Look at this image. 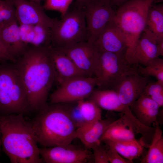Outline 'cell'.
Wrapping results in <instances>:
<instances>
[{"label":"cell","instance_id":"obj_11","mask_svg":"<svg viewBox=\"0 0 163 163\" xmlns=\"http://www.w3.org/2000/svg\"><path fill=\"white\" fill-rule=\"evenodd\" d=\"M39 151L43 162L46 163H85L93 158V155L87 149L71 144L39 148Z\"/></svg>","mask_w":163,"mask_h":163},{"label":"cell","instance_id":"obj_6","mask_svg":"<svg viewBox=\"0 0 163 163\" xmlns=\"http://www.w3.org/2000/svg\"><path fill=\"white\" fill-rule=\"evenodd\" d=\"M98 51L94 77L99 89H112L123 78L139 74L137 66L129 63L125 54Z\"/></svg>","mask_w":163,"mask_h":163},{"label":"cell","instance_id":"obj_30","mask_svg":"<svg viewBox=\"0 0 163 163\" xmlns=\"http://www.w3.org/2000/svg\"><path fill=\"white\" fill-rule=\"evenodd\" d=\"M73 0H45L43 7L44 10H54L60 12L61 17L68 11Z\"/></svg>","mask_w":163,"mask_h":163},{"label":"cell","instance_id":"obj_29","mask_svg":"<svg viewBox=\"0 0 163 163\" xmlns=\"http://www.w3.org/2000/svg\"><path fill=\"white\" fill-rule=\"evenodd\" d=\"M15 20H17L15 9L11 1L0 0V24Z\"/></svg>","mask_w":163,"mask_h":163},{"label":"cell","instance_id":"obj_42","mask_svg":"<svg viewBox=\"0 0 163 163\" xmlns=\"http://www.w3.org/2000/svg\"><path fill=\"white\" fill-rule=\"evenodd\" d=\"M1 62V60H0V62Z\"/></svg>","mask_w":163,"mask_h":163},{"label":"cell","instance_id":"obj_34","mask_svg":"<svg viewBox=\"0 0 163 163\" xmlns=\"http://www.w3.org/2000/svg\"><path fill=\"white\" fill-rule=\"evenodd\" d=\"M4 24H0V30ZM0 60L1 62L10 61L15 62L16 61L11 57L7 53L1 40L0 37Z\"/></svg>","mask_w":163,"mask_h":163},{"label":"cell","instance_id":"obj_39","mask_svg":"<svg viewBox=\"0 0 163 163\" xmlns=\"http://www.w3.org/2000/svg\"><path fill=\"white\" fill-rule=\"evenodd\" d=\"M98 1L102 2L110 3V0H98Z\"/></svg>","mask_w":163,"mask_h":163},{"label":"cell","instance_id":"obj_17","mask_svg":"<svg viewBox=\"0 0 163 163\" xmlns=\"http://www.w3.org/2000/svg\"><path fill=\"white\" fill-rule=\"evenodd\" d=\"M51 55L56 80L59 84L75 77L88 76L77 68L63 51L51 45Z\"/></svg>","mask_w":163,"mask_h":163},{"label":"cell","instance_id":"obj_22","mask_svg":"<svg viewBox=\"0 0 163 163\" xmlns=\"http://www.w3.org/2000/svg\"><path fill=\"white\" fill-rule=\"evenodd\" d=\"M23 41L30 46L51 45V31L50 27L40 25H19Z\"/></svg>","mask_w":163,"mask_h":163},{"label":"cell","instance_id":"obj_31","mask_svg":"<svg viewBox=\"0 0 163 163\" xmlns=\"http://www.w3.org/2000/svg\"><path fill=\"white\" fill-rule=\"evenodd\" d=\"M101 143L96 144L91 149L93 151L92 155L94 162L109 163L107 155L106 146L102 145Z\"/></svg>","mask_w":163,"mask_h":163},{"label":"cell","instance_id":"obj_14","mask_svg":"<svg viewBox=\"0 0 163 163\" xmlns=\"http://www.w3.org/2000/svg\"><path fill=\"white\" fill-rule=\"evenodd\" d=\"M149 82L148 77L139 74L128 75L123 78L113 88L121 102L130 107L142 94Z\"/></svg>","mask_w":163,"mask_h":163},{"label":"cell","instance_id":"obj_1","mask_svg":"<svg viewBox=\"0 0 163 163\" xmlns=\"http://www.w3.org/2000/svg\"><path fill=\"white\" fill-rule=\"evenodd\" d=\"M15 62L14 67L30 110L38 111L47 105L49 93L56 80L51 45L29 46Z\"/></svg>","mask_w":163,"mask_h":163},{"label":"cell","instance_id":"obj_25","mask_svg":"<svg viewBox=\"0 0 163 163\" xmlns=\"http://www.w3.org/2000/svg\"><path fill=\"white\" fill-rule=\"evenodd\" d=\"M105 142L111 143L121 156L133 162V160L141 156L143 152L144 146L136 139Z\"/></svg>","mask_w":163,"mask_h":163},{"label":"cell","instance_id":"obj_40","mask_svg":"<svg viewBox=\"0 0 163 163\" xmlns=\"http://www.w3.org/2000/svg\"><path fill=\"white\" fill-rule=\"evenodd\" d=\"M2 145L1 140V136H0V157L1 155V147Z\"/></svg>","mask_w":163,"mask_h":163},{"label":"cell","instance_id":"obj_10","mask_svg":"<svg viewBox=\"0 0 163 163\" xmlns=\"http://www.w3.org/2000/svg\"><path fill=\"white\" fill-rule=\"evenodd\" d=\"M159 41L144 30L135 43L127 48L125 54L126 60L132 65L147 66L160 56L157 46Z\"/></svg>","mask_w":163,"mask_h":163},{"label":"cell","instance_id":"obj_9","mask_svg":"<svg viewBox=\"0 0 163 163\" xmlns=\"http://www.w3.org/2000/svg\"><path fill=\"white\" fill-rule=\"evenodd\" d=\"M87 30L86 41L93 43L107 24L113 18L114 11L109 3L98 0L83 9Z\"/></svg>","mask_w":163,"mask_h":163},{"label":"cell","instance_id":"obj_3","mask_svg":"<svg viewBox=\"0 0 163 163\" xmlns=\"http://www.w3.org/2000/svg\"><path fill=\"white\" fill-rule=\"evenodd\" d=\"M31 121L36 140L44 147L67 145L76 138L77 128L69 107L61 104L47 105Z\"/></svg>","mask_w":163,"mask_h":163},{"label":"cell","instance_id":"obj_2","mask_svg":"<svg viewBox=\"0 0 163 163\" xmlns=\"http://www.w3.org/2000/svg\"><path fill=\"white\" fill-rule=\"evenodd\" d=\"M3 150L11 163L44 162L31 121L22 114L0 115Z\"/></svg>","mask_w":163,"mask_h":163},{"label":"cell","instance_id":"obj_12","mask_svg":"<svg viewBox=\"0 0 163 163\" xmlns=\"http://www.w3.org/2000/svg\"><path fill=\"white\" fill-rule=\"evenodd\" d=\"M15 9L19 25H40L50 27L55 19L49 17L43 6L28 0H11Z\"/></svg>","mask_w":163,"mask_h":163},{"label":"cell","instance_id":"obj_21","mask_svg":"<svg viewBox=\"0 0 163 163\" xmlns=\"http://www.w3.org/2000/svg\"><path fill=\"white\" fill-rule=\"evenodd\" d=\"M114 120L110 118L102 119L94 124L77 128L76 138L80 140L86 149H91L96 144L101 143L100 138Z\"/></svg>","mask_w":163,"mask_h":163},{"label":"cell","instance_id":"obj_23","mask_svg":"<svg viewBox=\"0 0 163 163\" xmlns=\"http://www.w3.org/2000/svg\"><path fill=\"white\" fill-rule=\"evenodd\" d=\"M144 30L152 34L158 40L163 39V4H152L149 7Z\"/></svg>","mask_w":163,"mask_h":163},{"label":"cell","instance_id":"obj_15","mask_svg":"<svg viewBox=\"0 0 163 163\" xmlns=\"http://www.w3.org/2000/svg\"><path fill=\"white\" fill-rule=\"evenodd\" d=\"M99 50L125 54L128 47L125 37L112 20L93 43Z\"/></svg>","mask_w":163,"mask_h":163},{"label":"cell","instance_id":"obj_13","mask_svg":"<svg viewBox=\"0 0 163 163\" xmlns=\"http://www.w3.org/2000/svg\"><path fill=\"white\" fill-rule=\"evenodd\" d=\"M59 50L70 58L81 71L88 76L94 77L99 51L93 43L85 41Z\"/></svg>","mask_w":163,"mask_h":163},{"label":"cell","instance_id":"obj_28","mask_svg":"<svg viewBox=\"0 0 163 163\" xmlns=\"http://www.w3.org/2000/svg\"><path fill=\"white\" fill-rule=\"evenodd\" d=\"M142 94L154 101L160 107H163V83L157 81L155 82H149Z\"/></svg>","mask_w":163,"mask_h":163},{"label":"cell","instance_id":"obj_4","mask_svg":"<svg viewBox=\"0 0 163 163\" xmlns=\"http://www.w3.org/2000/svg\"><path fill=\"white\" fill-rule=\"evenodd\" d=\"M31 111L14 66L0 64V115L24 114Z\"/></svg>","mask_w":163,"mask_h":163},{"label":"cell","instance_id":"obj_27","mask_svg":"<svg viewBox=\"0 0 163 163\" xmlns=\"http://www.w3.org/2000/svg\"><path fill=\"white\" fill-rule=\"evenodd\" d=\"M139 74L146 77L152 76L157 81L163 83V59L159 57L154 59L145 66L138 65Z\"/></svg>","mask_w":163,"mask_h":163},{"label":"cell","instance_id":"obj_24","mask_svg":"<svg viewBox=\"0 0 163 163\" xmlns=\"http://www.w3.org/2000/svg\"><path fill=\"white\" fill-rule=\"evenodd\" d=\"M154 133L146 155L141 163H163V136L158 123L155 124Z\"/></svg>","mask_w":163,"mask_h":163},{"label":"cell","instance_id":"obj_19","mask_svg":"<svg viewBox=\"0 0 163 163\" xmlns=\"http://www.w3.org/2000/svg\"><path fill=\"white\" fill-rule=\"evenodd\" d=\"M135 126L130 120L123 115L114 120L105 131L100 139V142L105 141L131 140L136 139Z\"/></svg>","mask_w":163,"mask_h":163},{"label":"cell","instance_id":"obj_33","mask_svg":"<svg viewBox=\"0 0 163 163\" xmlns=\"http://www.w3.org/2000/svg\"><path fill=\"white\" fill-rule=\"evenodd\" d=\"M69 112L70 117L77 129L84 125L83 120L77 105L69 107Z\"/></svg>","mask_w":163,"mask_h":163},{"label":"cell","instance_id":"obj_38","mask_svg":"<svg viewBox=\"0 0 163 163\" xmlns=\"http://www.w3.org/2000/svg\"><path fill=\"white\" fill-rule=\"evenodd\" d=\"M34 2L37 4L40 5L41 2L43 1H45V0H28Z\"/></svg>","mask_w":163,"mask_h":163},{"label":"cell","instance_id":"obj_20","mask_svg":"<svg viewBox=\"0 0 163 163\" xmlns=\"http://www.w3.org/2000/svg\"><path fill=\"white\" fill-rule=\"evenodd\" d=\"M89 99L101 109L108 111L121 113L126 115L130 110L129 107L121 102L117 92L113 89H94Z\"/></svg>","mask_w":163,"mask_h":163},{"label":"cell","instance_id":"obj_18","mask_svg":"<svg viewBox=\"0 0 163 163\" xmlns=\"http://www.w3.org/2000/svg\"><path fill=\"white\" fill-rule=\"evenodd\" d=\"M160 107L154 101L142 94L133 103L130 109L136 118L144 125L151 127L158 122Z\"/></svg>","mask_w":163,"mask_h":163},{"label":"cell","instance_id":"obj_16","mask_svg":"<svg viewBox=\"0 0 163 163\" xmlns=\"http://www.w3.org/2000/svg\"><path fill=\"white\" fill-rule=\"evenodd\" d=\"M17 20L3 24L0 30L1 41L7 53L16 60L29 46L22 40Z\"/></svg>","mask_w":163,"mask_h":163},{"label":"cell","instance_id":"obj_5","mask_svg":"<svg viewBox=\"0 0 163 163\" xmlns=\"http://www.w3.org/2000/svg\"><path fill=\"white\" fill-rule=\"evenodd\" d=\"M155 1L128 0L115 11L112 20L124 34L128 47L135 43L144 31L149 9Z\"/></svg>","mask_w":163,"mask_h":163},{"label":"cell","instance_id":"obj_8","mask_svg":"<svg viewBox=\"0 0 163 163\" xmlns=\"http://www.w3.org/2000/svg\"><path fill=\"white\" fill-rule=\"evenodd\" d=\"M50 95L52 104L71 103L89 97L94 90L96 81L94 77L81 76L60 84Z\"/></svg>","mask_w":163,"mask_h":163},{"label":"cell","instance_id":"obj_36","mask_svg":"<svg viewBox=\"0 0 163 163\" xmlns=\"http://www.w3.org/2000/svg\"><path fill=\"white\" fill-rule=\"evenodd\" d=\"M158 51L160 56L163 55V39L158 41L157 43Z\"/></svg>","mask_w":163,"mask_h":163},{"label":"cell","instance_id":"obj_41","mask_svg":"<svg viewBox=\"0 0 163 163\" xmlns=\"http://www.w3.org/2000/svg\"><path fill=\"white\" fill-rule=\"evenodd\" d=\"M0 136H1V128H0Z\"/></svg>","mask_w":163,"mask_h":163},{"label":"cell","instance_id":"obj_35","mask_svg":"<svg viewBox=\"0 0 163 163\" xmlns=\"http://www.w3.org/2000/svg\"><path fill=\"white\" fill-rule=\"evenodd\" d=\"M98 0H76V8L83 9L89 4L96 2Z\"/></svg>","mask_w":163,"mask_h":163},{"label":"cell","instance_id":"obj_26","mask_svg":"<svg viewBox=\"0 0 163 163\" xmlns=\"http://www.w3.org/2000/svg\"><path fill=\"white\" fill-rule=\"evenodd\" d=\"M76 103L84 122L83 126L94 124L102 119L101 109L92 100L84 99Z\"/></svg>","mask_w":163,"mask_h":163},{"label":"cell","instance_id":"obj_37","mask_svg":"<svg viewBox=\"0 0 163 163\" xmlns=\"http://www.w3.org/2000/svg\"><path fill=\"white\" fill-rule=\"evenodd\" d=\"M128 0H110V4L119 6Z\"/></svg>","mask_w":163,"mask_h":163},{"label":"cell","instance_id":"obj_32","mask_svg":"<svg viewBox=\"0 0 163 163\" xmlns=\"http://www.w3.org/2000/svg\"><path fill=\"white\" fill-rule=\"evenodd\" d=\"M104 142L106 144L107 155L109 163H133L121 156L111 143L107 142Z\"/></svg>","mask_w":163,"mask_h":163},{"label":"cell","instance_id":"obj_7","mask_svg":"<svg viewBox=\"0 0 163 163\" xmlns=\"http://www.w3.org/2000/svg\"><path fill=\"white\" fill-rule=\"evenodd\" d=\"M51 45L63 49L86 41L87 30L83 9L78 8L67 12L59 20L55 19L51 28Z\"/></svg>","mask_w":163,"mask_h":163}]
</instances>
